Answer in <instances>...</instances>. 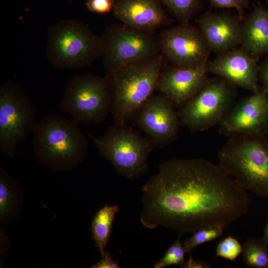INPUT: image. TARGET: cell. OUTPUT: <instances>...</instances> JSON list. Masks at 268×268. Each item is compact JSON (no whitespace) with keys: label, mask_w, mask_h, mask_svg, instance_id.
<instances>
[{"label":"cell","mask_w":268,"mask_h":268,"mask_svg":"<svg viewBox=\"0 0 268 268\" xmlns=\"http://www.w3.org/2000/svg\"><path fill=\"white\" fill-rule=\"evenodd\" d=\"M141 224L182 235L225 227L246 214L250 199L218 165L202 159L172 158L142 186Z\"/></svg>","instance_id":"1"},{"label":"cell","mask_w":268,"mask_h":268,"mask_svg":"<svg viewBox=\"0 0 268 268\" xmlns=\"http://www.w3.org/2000/svg\"><path fill=\"white\" fill-rule=\"evenodd\" d=\"M32 133L35 157L53 170L70 171L86 157L87 139L72 119L48 114L36 124Z\"/></svg>","instance_id":"2"},{"label":"cell","mask_w":268,"mask_h":268,"mask_svg":"<svg viewBox=\"0 0 268 268\" xmlns=\"http://www.w3.org/2000/svg\"><path fill=\"white\" fill-rule=\"evenodd\" d=\"M163 56L127 65L106 76L110 91V109L114 124L133 121L156 89Z\"/></svg>","instance_id":"3"},{"label":"cell","mask_w":268,"mask_h":268,"mask_svg":"<svg viewBox=\"0 0 268 268\" xmlns=\"http://www.w3.org/2000/svg\"><path fill=\"white\" fill-rule=\"evenodd\" d=\"M218 154V166L242 189L268 199V139L238 134Z\"/></svg>","instance_id":"4"},{"label":"cell","mask_w":268,"mask_h":268,"mask_svg":"<svg viewBox=\"0 0 268 268\" xmlns=\"http://www.w3.org/2000/svg\"><path fill=\"white\" fill-rule=\"evenodd\" d=\"M101 37L77 19L64 20L48 27L46 55L59 68L76 69L101 56Z\"/></svg>","instance_id":"5"},{"label":"cell","mask_w":268,"mask_h":268,"mask_svg":"<svg viewBox=\"0 0 268 268\" xmlns=\"http://www.w3.org/2000/svg\"><path fill=\"white\" fill-rule=\"evenodd\" d=\"M101 156L120 175L130 180L148 172V157L154 147L150 140L127 125L109 126L103 135L88 133Z\"/></svg>","instance_id":"6"},{"label":"cell","mask_w":268,"mask_h":268,"mask_svg":"<svg viewBox=\"0 0 268 268\" xmlns=\"http://www.w3.org/2000/svg\"><path fill=\"white\" fill-rule=\"evenodd\" d=\"M101 56L106 76L134 63L153 58L160 53L158 37L123 23L107 26L101 37Z\"/></svg>","instance_id":"7"},{"label":"cell","mask_w":268,"mask_h":268,"mask_svg":"<svg viewBox=\"0 0 268 268\" xmlns=\"http://www.w3.org/2000/svg\"><path fill=\"white\" fill-rule=\"evenodd\" d=\"M234 87L221 77L207 78L201 90L180 107L181 125L192 132L219 126L234 106Z\"/></svg>","instance_id":"8"},{"label":"cell","mask_w":268,"mask_h":268,"mask_svg":"<svg viewBox=\"0 0 268 268\" xmlns=\"http://www.w3.org/2000/svg\"><path fill=\"white\" fill-rule=\"evenodd\" d=\"M36 106L20 86L11 81L0 88V150L13 158L17 146L23 141L35 125Z\"/></svg>","instance_id":"9"},{"label":"cell","mask_w":268,"mask_h":268,"mask_svg":"<svg viewBox=\"0 0 268 268\" xmlns=\"http://www.w3.org/2000/svg\"><path fill=\"white\" fill-rule=\"evenodd\" d=\"M60 107L77 124L103 122L110 109L107 78L92 74L73 76L66 85Z\"/></svg>","instance_id":"10"},{"label":"cell","mask_w":268,"mask_h":268,"mask_svg":"<svg viewBox=\"0 0 268 268\" xmlns=\"http://www.w3.org/2000/svg\"><path fill=\"white\" fill-rule=\"evenodd\" d=\"M158 37L160 53L172 65L196 67L206 65L211 51L194 26L182 23L164 30Z\"/></svg>","instance_id":"11"},{"label":"cell","mask_w":268,"mask_h":268,"mask_svg":"<svg viewBox=\"0 0 268 268\" xmlns=\"http://www.w3.org/2000/svg\"><path fill=\"white\" fill-rule=\"evenodd\" d=\"M174 107L163 95L153 94L133 120L154 147L166 146L176 137L181 123Z\"/></svg>","instance_id":"12"},{"label":"cell","mask_w":268,"mask_h":268,"mask_svg":"<svg viewBox=\"0 0 268 268\" xmlns=\"http://www.w3.org/2000/svg\"><path fill=\"white\" fill-rule=\"evenodd\" d=\"M227 137L247 134L266 136L268 133V95L261 88L234 105L219 125Z\"/></svg>","instance_id":"13"},{"label":"cell","mask_w":268,"mask_h":268,"mask_svg":"<svg viewBox=\"0 0 268 268\" xmlns=\"http://www.w3.org/2000/svg\"><path fill=\"white\" fill-rule=\"evenodd\" d=\"M258 60L259 58L251 56L241 47H236L208 61L206 68L207 73L254 93L261 88Z\"/></svg>","instance_id":"14"},{"label":"cell","mask_w":268,"mask_h":268,"mask_svg":"<svg viewBox=\"0 0 268 268\" xmlns=\"http://www.w3.org/2000/svg\"><path fill=\"white\" fill-rule=\"evenodd\" d=\"M206 65L196 67L172 65L162 70L156 88L174 107H181L202 87L207 78Z\"/></svg>","instance_id":"15"},{"label":"cell","mask_w":268,"mask_h":268,"mask_svg":"<svg viewBox=\"0 0 268 268\" xmlns=\"http://www.w3.org/2000/svg\"><path fill=\"white\" fill-rule=\"evenodd\" d=\"M242 20L229 13L207 12L196 22L211 52L219 55L241 45Z\"/></svg>","instance_id":"16"},{"label":"cell","mask_w":268,"mask_h":268,"mask_svg":"<svg viewBox=\"0 0 268 268\" xmlns=\"http://www.w3.org/2000/svg\"><path fill=\"white\" fill-rule=\"evenodd\" d=\"M112 12L122 23L143 31L171 23L159 0H115Z\"/></svg>","instance_id":"17"},{"label":"cell","mask_w":268,"mask_h":268,"mask_svg":"<svg viewBox=\"0 0 268 268\" xmlns=\"http://www.w3.org/2000/svg\"><path fill=\"white\" fill-rule=\"evenodd\" d=\"M241 47L257 58L268 55V9L260 3L242 23Z\"/></svg>","instance_id":"18"},{"label":"cell","mask_w":268,"mask_h":268,"mask_svg":"<svg viewBox=\"0 0 268 268\" xmlns=\"http://www.w3.org/2000/svg\"><path fill=\"white\" fill-rule=\"evenodd\" d=\"M23 195L17 181L0 168V224H8L20 214Z\"/></svg>","instance_id":"19"},{"label":"cell","mask_w":268,"mask_h":268,"mask_svg":"<svg viewBox=\"0 0 268 268\" xmlns=\"http://www.w3.org/2000/svg\"><path fill=\"white\" fill-rule=\"evenodd\" d=\"M119 210L117 205H105L97 211L92 220V238L101 256L106 252L115 216Z\"/></svg>","instance_id":"20"},{"label":"cell","mask_w":268,"mask_h":268,"mask_svg":"<svg viewBox=\"0 0 268 268\" xmlns=\"http://www.w3.org/2000/svg\"><path fill=\"white\" fill-rule=\"evenodd\" d=\"M243 260L250 268H268V246L262 238H249L242 246Z\"/></svg>","instance_id":"21"},{"label":"cell","mask_w":268,"mask_h":268,"mask_svg":"<svg viewBox=\"0 0 268 268\" xmlns=\"http://www.w3.org/2000/svg\"><path fill=\"white\" fill-rule=\"evenodd\" d=\"M182 23H189L201 6L202 0H159Z\"/></svg>","instance_id":"22"},{"label":"cell","mask_w":268,"mask_h":268,"mask_svg":"<svg viewBox=\"0 0 268 268\" xmlns=\"http://www.w3.org/2000/svg\"><path fill=\"white\" fill-rule=\"evenodd\" d=\"M224 229L216 226L198 230L182 243L186 252H190L197 246L217 239L222 235Z\"/></svg>","instance_id":"23"},{"label":"cell","mask_w":268,"mask_h":268,"mask_svg":"<svg viewBox=\"0 0 268 268\" xmlns=\"http://www.w3.org/2000/svg\"><path fill=\"white\" fill-rule=\"evenodd\" d=\"M181 235L169 247L164 256L154 265L155 268H163L171 265H178L183 268L186 253L180 241Z\"/></svg>","instance_id":"24"},{"label":"cell","mask_w":268,"mask_h":268,"mask_svg":"<svg viewBox=\"0 0 268 268\" xmlns=\"http://www.w3.org/2000/svg\"><path fill=\"white\" fill-rule=\"evenodd\" d=\"M242 252V246L235 238L229 236L222 240L216 248V257L234 261Z\"/></svg>","instance_id":"25"},{"label":"cell","mask_w":268,"mask_h":268,"mask_svg":"<svg viewBox=\"0 0 268 268\" xmlns=\"http://www.w3.org/2000/svg\"><path fill=\"white\" fill-rule=\"evenodd\" d=\"M213 7L220 8H234L238 11L242 19L244 10L248 6V0H208Z\"/></svg>","instance_id":"26"},{"label":"cell","mask_w":268,"mask_h":268,"mask_svg":"<svg viewBox=\"0 0 268 268\" xmlns=\"http://www.w3.org/2000/svg\"><path fill=\"white\" fill-rule=\"evenodd\" d=\"M114 1L113 0H88L85 4L88 9L93 12L105 13L112 10Z\"/></svg>","instance_id":"27"},{"label":"cell","mask_w":268,"mask_h":268,"mask_svg":"<svg viewBox=\"0 0 268 268\" xmlns=\"http://www.w3.org/2000/svg\"><path fill=\"white\" fill-rule=\"evenodd\" d=\"M259 79L262 83L261 88L268 95V58L259 66Z\"/></svg>","instance_id":"28"},{"label":"cell","mask_w":268,"mask_h":268,"mask_svg":"<svg viewBox=\"0 0 268 268\" xmlns=\"http://www.w3.org/2000/svg\"><path fill=\"white\" fill-rule=\"evenodd\" d=\"M120 267L119 263L106 251L102 256L101 260L91 267L92 268H119Z\"/></svg>","instance_id":"29"},{"label":"cell","mask_w":268,"mask_h":268,"mask_svg":"<svg viewBox=\"0 0 268 268\" xmlns=\"http://www.w3.org/2000/svg\"><path fill=\"white\" fill-rule=\"evenodd\" d=\"M210 266L204 261L194 260L192 256L189 259L185 261L183 268H209Z\"/></svg>","instance_id":"30"},{"label":"cell","mask_w":268,"mask_h":268,"mask_svg":"<svg viewBox=\"0 0 268 268\" xmlns=\"http://www.w3.org/2000/svg\"><path fill=\"white\" fill-rule=\"evenodd\" d=\"M9 240L6 235L0 230V263L3 262L7 254L8 248H9Z\"/></svg>","instance_id":"31"},{"label":"cell","mask_w":268,"mask_h":268,"mask_svg":"<svg viewBox=\"0 0 268 268\" xmlns=\"http://www.w3.org/2000/svg\"><path fill=\"white\" fill-rule=\"evenodd\" d=\"M261 238L264 243L268 246V219L264 230L263 236Z\"/></svg>","instance_id":"32"},{"label":"cell","mask_w":268,"mask_h":268,"mask_svg":"<svg viewBox=\"0 0 268 268\" xmlns=\"http://www.w3.org/2000/svg\"><path fill=\"white\" fill-rule=\"evenodd\" d=\"M267 4H268V0H266Z\"/></svg>","instance_id":"33"}]
</instances>
